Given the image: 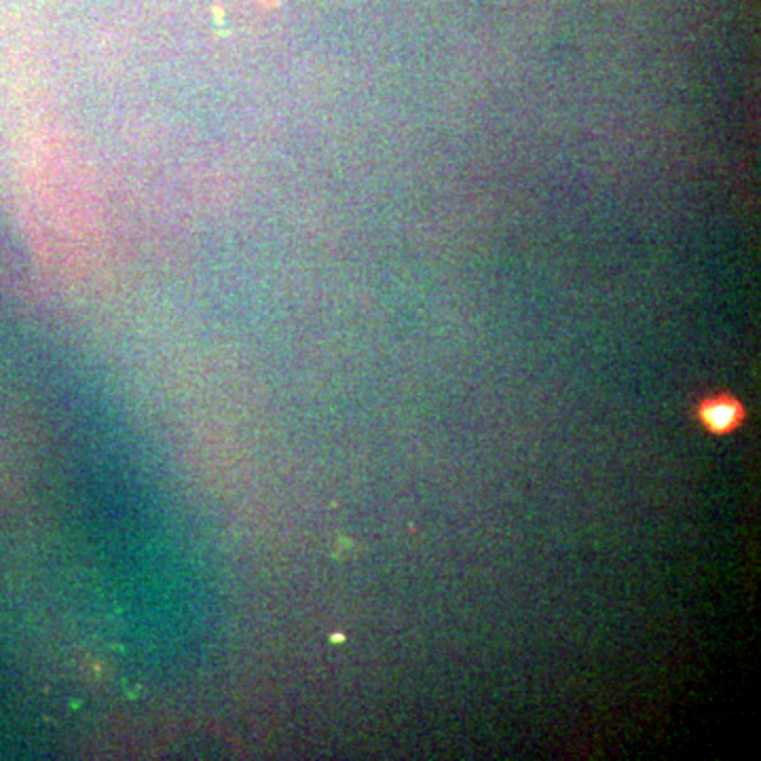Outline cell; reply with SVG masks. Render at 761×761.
I'll list each match as a JSON object with an SVG mask.
<instances>
[{"instance_id": "6da1fadb", "label": "cell", "mask_w": 761, "mask_h": 761, "mask_svg": "<svg viewBox=\"0 0 761 761\" xmlns=\"http://www.w3.org/2000/svg\"><path fill=\"white\" fill-rule=\"evenodd\" d=\"M745 406L732 395H713L698 405V421L707 432L724 434L737 432L745 421Z\"/></svg>"}, {"instance_id": "7a4b0ae2", "label": "cell", "mask_w": 761, "mask_h": 761, "mask_svg": "<svg viewBox=\"0 0 761 761\" xmlns=\"http://www.w3.org/2000/svg\"><path fill=\"white\" fill-rule=\"evenodd\" d=\"M262 6H268V9H273V6L281 5V0H260Z\"/></svg>"}]
</instances>
